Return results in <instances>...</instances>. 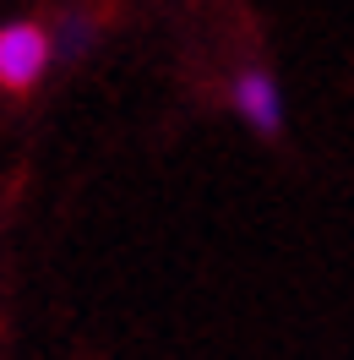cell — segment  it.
<instances>
[{"label": "cell", "instance_id": "3", "mask_svg": "<svg viewBox=\"0 0 354 360\" xmlns=\"http://www.w3.org/2000/svg\"><path fill=\"white\" fill-rule=\"evenodd\" d=\"M93 33H98V27H93L88 17H66V22H60V39H55V44H60V55H82V49L93 44Z\"/></svg>", "mask_w": 354, "mask_h": 360}, {"label": "cell", "instance_id": "2", "mask_svg": "<svg viewBox=\"0 0 354 360\" xmlns=\"http://www.w3.org/2000/svg\"><path fill=\"white\" fill-rule=\"evenodd\" d=\"M229 104H235V110H240L245 120L256 126V131H267V136L284 126V93H278V82H273L267 71H256V66L235 77V88H229Z\"/></svg>", "mask_w": 354, "mask_h": 360}, {"label": "cell", "instance_id": "1", "mask_svg": "<svg viewBox=\"0 0 354 360\" xmlns=\"http://www.w3.org/2000/svg\"><path fill=\"white\" fill-rule=\"evenodd\" d=\"M49 55H55V44H49L44 27H33V22L0 27V88H11V93L33 88L49 71Z\"/></svg>", "mask_w": 354, "mask_h": 360}]
</instances>
